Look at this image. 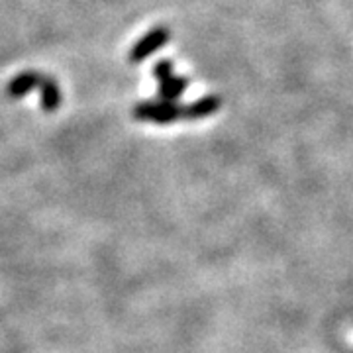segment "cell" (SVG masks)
<instances>
[{
	"label": "cell",
	"instance_id": "5b68a950",
	"mask_svg": "<svg viewBox=\"0 0 353 353\" xmlns=\"http://www.w3.org/2000/svg\"><path fill=\"white\" fill-rule=\"evenodd\" d=\"M41 73L38 71H22L18 75L14 77L12 81L6 85V94L12 99V101H18V99H24L26 94H30L34 88L39 87V81H41Z\"/></svg>",
	"mask_w": 353,
	"mask_h": 353
},
{
	"label": "cell",
	"instance_id": "277c9868",
	"mask_svg": "<svg viewBox=\"0 0 353 353\" xmlns=\"http://www.w3.org/2000/svg\"><path fill=\"white\" fill-rule=\"evenodd\" d=\"M39 106L46 114H53L61 106V88L53 77H41L39 81Z\"/></svg>",
	"mask_w": 353,
	"mask_h": 353
},
{
	"label": "cell",
	"instance_id": "3957f363",
	"mask_svg": "<svg viewBox=\"0 0 353 353\" xmlns=\"http://www.w3.org/2000/svg\"><path fill=\"white\" fill-rule=\"evenodd\" d=\"M222 108V99L218 94H206L199 101L183 106V120H202L208 118Z\"/></svg>",
	"mask_w": 353,
	"mask_h": 353
},
{
	"label": "cell",
	"instance_id": "52a82bcc",
	"mask_svg": "<svg viewBox=\"0 0 353 353\" xmlns=\"http://www.w3.org/2000/svg\"><path fill=\"white\" fill-rule=\"evenodd\" d=\"M173 71H175L173 61H169V59H161V61H157L155 67H153V77H155L159 83H163V81H167V79H171V77L175 75Z\"/></svg>",
	"mask_w": 353,
	"mask_h": 353
},
{
	"label": "cell",
	"instance_id": "8992f818",
	"mask_svg": "<svg viewBox=\"0 0 353 353\" xmlns=\"http://www.w3.org/2000/svg\"><path fill=\"white\" fill-rule=\"evenodd\" d=\"M189 87V79L187 77H171V79H167L163 83H159V90H157V94H159V101L165 102H176L183 94H185V90Z\"/></svg>",
	"mask_w": 353,
	"mask_h": 353
},
{
	"label": "cell",
	"instance_id": "6da1fadb",
	"mask_svg": "<svg viewBox=\"0 0 353 353\" xmlns=\"http://www.w3.org/2000/svg\"><path fill=\"white\" fill-rule=\"evenodd\" d=\"M134 118L138 122H152V124H173L183 120V106L179 102L165 101H141L134 106Z\"/></svg>",
	"mask_w": 353,
	"mask_h": 353
},
{
	"label": "cell",
	"instance_id": "7a4b0ae2",
	"mask_svg": "<svg viewBox=\"0 0 353 353\" xmlns=\"http://www.w3.org/2000/svg\"><path fill=\"white\" fill-rule=\"evenodd\" d=\"M169 39H171L169 28L157 26V28L150 30L145 36H141V39H138V41L132 46L130 55H128L130 63H141V61H145V59H148L150 55H153L155 51H159L161 48H165V46L169 43Z\"/></svg>",
	"mask_w": 353,
	"mask_h": 353
}]
</instances>
